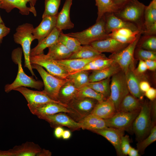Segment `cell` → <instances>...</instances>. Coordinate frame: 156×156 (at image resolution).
Returning <instances> with one entry per match:
<instances>
[{"label": "cell", "instance_id": "cell-1", "mask_svg": "<svg viewBox=\"0 0 156 156\" xmlns=\"http://www.w3.org/2000/svg\"><path fill=\"white\" fill-rule=\"evenodd\" d=\"M23 53L22 48L19 47L14 49L12 52V58L13 62L18 64V71L14 81L11 84H7L5 86V91L6 93L21 86L39 90L44 86L42 81L36 80L32 77L27 75L24 72L22 65Z\"/></svg>", "mask_w": 156, "mask_h": 156}, {"label": "cell", "instance_id": "cell-2", "mask_svg": "<svg viewBox=\"0 0 156 156\" xmlns=\"http://www.w3.org/2000/svg\"><path fill=\"white\" fill-rule=\"evenodd\" d=\"M145 7L138 0H129L120 6L114 14L124 21L134 24L143 32L144 30Z\"/></svg>", "mask_w": 156, "mask_h": 156}, {"label": "cell", "instance_id": "cell-3", "mask_svg": "<svg viewBox=\"0 0 156 156\" xmlns=\"http://www.w3.org/2000/svg\"><path fill=\"white\" fill-rule=\"evenodd\" d=\"M34 29L33 25L30 23L19 25L16 28L13 38L15 42L21 46L24 56V67L29 70L33 76H35L30 60L31 45L35 40L33 34Z\"/></svg>", "mask_w": 156, "mask_h": 156}, {"label": "cell", "instance_id": "cell-4", "mask_svg": "<svg viewBox=\"0 0 156 156\" xmlns=\"http://www.w3.org/2000/svg\"><path fill=\"white\" fill-rule=\"evenodd\" d=\"M104 16L92 26L80 32H72L66 35L77 38L81 45L91 43L110 37L106 31Z\"/></svg>", "mask_w": 156, "mask_h": 156}, {"label": "cell", "instance_id": "cell-5", "mask_svg": "<svg viewBox=\"0 0 156 156\" xmlns=\"http://www.w3.org/2000/svg\"><path fill=\"white\" fill-rule=\"evenodd\" d=\"M151 109V106L148 103L145 102L143 103L132 124L133 130L138 141L143 139L150 133L153 127Z\"/></svg>", "mask_w": 156, "mask_h": 156}, {"label": "cell", "instance_id": "cell-6", "mask_svg": "<svg viewBox=\"0 0 156 156\" xmlns=\"http://www.w3.org/2000/svg\"><path fill=\"white\" fill-rule=\"evenodd\" d=\"M31 65L32 68L36 70L42 77L44 87L43 91L51 99L59 101L58 98L59 90L67 79L59 78L51 75L38 64Z\"/></svg>", "mask_w": 156, "mask_h": 156}, {"label": "cell", "instance_id": "cell-7", "mask_svg": "<svg viewBox=\"0 0 156 156\" xmlns=\"http://www.w3.org/2000/svg\"><path fill=\"white\" fill-rule=\"evenodd\" d=\"M98 102L91 98L77 97L68 104L67 108L70 112L67 114L78 122L90 114Z\"/></svg>", "mask_w": 156, "mask_h": 156}, {"label": "cell", "instance_id": "cell-8", "mask_svg": "<svg viewBox=\"0 0 156 156\" xmlns=\"http://www.w3.org/2000/svg\"><path fill=\"white\" fill-rule=\"evenodd\" d=\"M142 33V31L140 32L133 42L120 51L112 54L109 57L113 59L125 74L129 69H133L135 50Z\"/></svg>", "mask_w": 156, "mask_h": 156}, {"label": "cell", "instance_id": "cell-9", "mask_svg": "<svg viewBox=\"0 0 156 156\" xmlns=\"http://www.w3.org/2000/svg\"><path fill=\"white\" fill-rule=\"evenodd\" d=\"M110 83L109 98L114 103L117 112L123 98L129 93L125 74L121 70L112 77Z\"/></svg>", "mask_w": 156, "mask_h": 156}, {"label": "cell", "instance_id": "cell-10", "mask_svg": "<svg viewBox=\"0 0 156 156\" xmlns=\"http://www.w3.org/2000/svg\"><path fill=\"white\" fill-rule=\"evenodd\" d=\"M31 64H38L44 68L51 75L57 78L66 79L69 73L64 69L55 61L44 53L30 56Z\"/></svg>", "mask_w": 156, "mask_h": 156}, {"label": "cell", "instance_id": "cell-11", "mask_svg": "<svg viewBox=\"0 0 156 156\" xmlns=\"http://www.w3.org/2000/svg\"><path fill=\"white\" fill-rule=\"evenodd\" d=\"M140 110L131 112H117L111 117L105 119L107 127L124 131L127 129L133 124Z\"/></svg>", "mask_w": 156, "mask_h": 156}, {"label": "cell", "instance_id": "cell-12", "mask_svg": "<svg viewBox=\"0 0 156 156\" xmlns=\"http://www.w3.org/2000/svg\"><path fill=\"white\" fill-rule=\"evenodd\" d=\"M66 113L60 112L54 114L40 117L39 118L45 120L48 122L51 127H66L72 131L81 128L80 123L74 120Z\"/></svg>", "mask_w": 156, "mask_h": 156}, {"label": "cell", "instance_id": "cell-13", "mask_svg": "<svg viewBox=\"0 0 156 156\" xmlns=\"http://www.w3.org/2000/svg\"><path fill=\"white\" fill-rule=\"evenodd\" d=\"M14 90L19 92L23 96L27 102L29 108L50 102L57 103L66 107L60 102L51 99L43 91L33 90L23 86L18 87Z\"/></svg>", "mask_w": 156, "mask_h": 156}, {"label": "cell", "instance_id": "cell-14", "mask_svg": "<svg viewBox=\"0 0 156 156\" xmlns=\"http://www.w3.org/2000/svg\"><path fill=\"white\" fill-rule=\"evenodd\" d=\"M37 0H0L1 8L5 10L8 13L10 12L14 8L19 10L22 15H27L30 12L34 16L37 13L34 6Z\"/></svg>", "mask_w": 156, "mask_h": 156}, {"label": "cell", "instance_id": "cell-15", "mask_svg": "<svg viewBox=\"0 0 156 156\" xmlns=\"http://www.w3.org/2000/svg\"><path fill=\"white\" fill-rule=\"evenodd\" d=\"M31 113L39 117L60 112L67 114L70 112L67 108L56 102H50L29 108Z\"/></svg>", "mask_w": 156, "mask_h": 156}, {"label": "cell", "instance_id": "cell-16", "mask_svg": "<svg viewBox=\"0 0 156 156\" xmlns=\"http://www.w3.org/2000/svg\"><path fill=\"white\" fill-rule=\"evenodd\" d=\"M92 132L102 136L108 140L114 147L117 154L123 155L120 148L122 136L124 135V131L111 127L94 130Z\"/></svg>", "mask_w": 156, "mask_h": 156}, {"label": "cell", "instance_id": "cell-17", "mask_svg": "<svg viewBox=\"0 0 156 156\" xmlns=\"http://www.w3.org/2000/svg\"><path fill=\"white\" fill-rule=\"evenodd\" d=\"M129 44L121 43L109 37L93 42L90 45L101 53L107 52L113 54L121 50Z\"/></svg>", "mask_w": 156, "mask_h": 156}, {"label": "cell", "instance_id": "cell-18", "mask_svg": "<svg viewBox=\"0 0 156 156\" xmlns=\"http://www.w3.org/2000/svg\"><path fill=\"white\" fill-rule=\"evenodd\" d=\"M105 28L108 34L112 31L122 28H128L134 31H140L133 23L124 21L116 16L114 13H108L104 15Z\"/></svg>", "mask_w": 156, "mask_h": 156}, {"label": "cell", "instance_id": "cell-19", "mask_svg": "<svg viewBox=\"0 0 156 156\" xmlns=\"http://www.w3.org/2000/svg\"><path fill=\"white\" fill-rule=\"evenodd\" d=\"M105 56L104 54H102L89 58L67 59L55 61L69 74H70L79 71L91 61L99 57Z\"/></svg>", "mask_w": 156, "mask_h": 156}, {"label": "cell", "instance_id": "cell-20", "mask_svg": "<svg viewBox=\"0 0 156 156\" xmlns=\"http://www.w3.org/2000/svg\"><path fill=\"white\" fill-rule=\"evenodd\" d=\"M57 16L42 18L40 23L34 29L33 34L35 40H37L38 42L51 33L56 27Z\"/></svg>", "mask_w": 156, "mask_h": 156}, {"label": "cell", "instance_id": "cell-21", "mask_svg": "<svg viewBox=\"0 0 156 156\" xmlns=\"http://www.w3.org/2000/svg\"><path fill=\"white\" fill-rule=\"evenodd\" d=\"M117 112L114 103L109 97L103 101L98 102L90 114L106 119L112 117Z\"/></svg>", "mask_w": 156, "mask_h": 156}, {"label": "cell", "instance_id": "cell-22", "mask_svg": "<svg viewBox=\"0 0 156 156\" xmlns=\"http://www.w3.org/2000/svg\"><path fill=\"white\" fill-rule=\"evenodd\" d=\"M72 3V0H66L61 10L57 15L56 27L60 30L71 29L74 27L70 17Z\"/></svg>", "mask_w": 156, "mask_h": 156}, {"label": "cell", "instance_id": "cell-23", "mask_svg": "<svg viewBox=\"0 0 156 156\" xmlns=\"http://www.w3.org/2000/svg\"><path fill=\"white\" fill-rule=\"evenodd\" d=\"M60 30L55 27L51 33L40 41L38 44L31 50L30 56L44 53V50L56 43L58 41Z\"/></svg>", "mask_w": 156, "mask_h": 156}, {"label": "cell", "instance_id": "cell-24", "mask_svg": "<svg viewBox=\"0 0 156 156\" xmlns=\"http://www.w3.org/2000/svg\"><path fill=\"white\" fill-rule=\"evenodd\" d=\"M78 91V89L67 79L59 90L58 101L67 107L68 104L77 97Z\"/></svg>", "mask_w": 156, "mask_h": 156}, {"label": "cell", "instance_id": "cell-25", "mask_svg": "<svg viewBox=\"0 0 156 156\" xmlns=\"http://www.w3.org/2000/svg\"><path fill=\"white\" fill-rule=\"evenodd\" d=\"M120 70L119 66L115 63L107 67L93 70L89 75V82L99 81L110 77Z\"/></svg>", "mask_w": 156, "mask_h": 156}, {"label": "cell", "instance_id": "cell-26", "mask_svg": "<svg viewBox=\"0 0 156 156\" xmlns=\"http://www.w3.org/2000/svg\"><path fill=\"white\" fill-rule=\"evenodd\" d=\"M141 31H134L128 28H122L114 30L109 34L110 37L124 44H129L136 38Z\"/></svg>", "mask_w": 156, "mask_h": 156}, {"label": "cell", "instance_id": "cell-27", "mask_svg": "<svg viewBox=\"0 0 156 156\" xmlns=\"http://www.w3.org/2000/svg\"><path fill=\"white\" fill-rule=\"evenodd\" d=\"M78 122L81 124V129L91 131L107 127L105 119L99 118L91 114Z\"/></svg>", "mask_w": 156, "mask_h": 156}, {"label": "cell", "instance_id": "cell-28", "mask_svg": "<svg viewBox=\"0 0 156 156\" xmlns=\"http://www.w3.org/2000/svg\"><path fill=\"white\" fill-rule=\"evenodd\" d=\"M125 74L126 83L129 92L139 100H141L143 98V92L140 89V81L134 72L133 69H129Z\"/></svg>", "mask_w": 156, "mask_h": 156}, {"label": "cell", "instance_id": "cell-29", "mask_svg": "<svg viewBox=\"0 0 156 156\" xmlns=\"http://www.w3.org/2000/svg\"><path fill=\"white\" fill-rule=\"evenodd\" d=\"M12 149L15 156H36L42 148L38 144L27 141Z\"/></svg>", "mask_w": 156, "mask_h": 156}, {"label": "cell", "instance_id": "cell-30", "mask_svg": "<svg viewBox=\"0 0 156 156\" xmlns=\"http://www.w3.org/2000/svg\"><path fill=\"white\" fill-rule=\"evenodd\" d=\"M48 52L47 54L55 60L68 59L72 53L62 43L59 41L48 48Z\"/></svg>", "mask_w": 156, "mask_h": 156}, {"label": "cell", "instance_id": "cell-31", "mask_svg": "<svg viewBox=\"0 0 156 156\" xmlns=\"http://www.w3.org/2000/svg\"><path fill=\"white\" fill-rule=\"evenodd\" d=\"M141 106L139 99L129 93L122 100L118 112L135 111L140 110Z\"/></svg>", "mask_w": 156, "mask_h": 156}, {"label": "cell", "instance_id": "cell-32", "mask_svg": "<svg viewBox=\"0 0 156 156\" xmlns=\"http://www.w3.org/2000/svg\"><path fill=\"white\" fill-rule=\"evenodd\" d=\"M96 5L98 9L96 22L99 21L105 15L108 13H114L118 8L112 0H95Z\"/></svg>", "mask_w": 156, "mask_h": 156}, {"label": "cell", "instance_id": "cell-33", "mask_svg": "<svg viewBox=\"0 0 156 156\" xmlns=\"http://www.w3.org/2000/svg\"><path fill=\"white\" fill-rule=\"evenodd\" d=\"M89 76L88 71L81 70L69 74L66 79L79 89L89 82Z\"/></svg>", "mask_w": 156, "mask_h": 156}, {"label": "cell", "instance_id": "cell-34", "mask_svg": "<svg viewBox=\"0 0 156 156\" xmlns=\"http://www.w3.org/2000/svg\"><path fill=\"white\" fill-rule=\"evenodd\" d=\"M115 63L113 59L106 56L95 59L87 64L81 70H94L108 67Z\"/></svg>", "mask_w": 156, "mask_h": 156}, {"label": "cell", "instance_id": "cell-35", "mask_svg": "<svg viewBox=\"0 0 156 156\" xmlns=\"http://www.w3.org/2000/svg\"><path fill=\"white\" fill-rule=\"evenodd\" d=\"M144 17V30L156 24V0H152L148 6H145Z\"/></svg>", "mask_w": 156, "mask_h": 156}, {"label": "cell", "instance_id": "cell-36", "mask_svg": "<svg viewBox=\"0 0 156 156\" xmlns=\"http://www.w3.org/2000/svg\"><path fill=\"white\" fill-rule=\"evenodd\" d=\"M110 77L99 81L89 82L86 85L91 88L105 99L108 98L110 94Z\"/></svg>", "mask_w": 156, "mask_h": 156}, {"label": "cell", "instance_id": "cell-37", "mask_svg": "<svg viewBox=\"0 0 156 156\" xmlns=\"http://www.w3.org/2000/svg\"><path fill=\"white\" fill-rule=\"evenodd\" d=\"M102 54L94 49L90 45H84L82 46L77 51L72 53L68 59L89 58Z\"/></svg>", "mask_w": 156, "mask_h": 156}, {"label": "cell", "instance_id": "cell-38", "mask_svg": "<svg viewBox=\"0 0 156 156\" xmlns=\"http://www.w3.org/2000/svg\"><path fill=\"white\" fill-rule=\"evenodd\" d=\"M58 40L63 44L72 53L79 50L82 46L80 42L76 38L64 34L61 31Z\"/></svg>", "mask_w": 156, "mask_h": 156}, {"label": "cell", "instance_id": "cell-39", "mask_svg": "<svg viewBox=\"0 0 156 156\" xmlns=\"http://www.w3.org/2000/svg\"><path fill=\"white\" fill-rule=\"evenodd\" d=\"M77 97L91 98L96 100L98 102L106 99L101 94L87 85L78 89Z\"/></svg>", "mask_w": 156, "mask_h": 156}, {"label": "cell", "instance_id": "cell-40", "mask_svg": "<svg viewBox=\"0 0 156 156\" xmlns=\"http://www.w3.org/2000/svg\"><path fill=\"white\" fill-rule=\"evenodd\" d=\"M61 0H45V8L42 18L57 16Z\"/></svg>", "mask_w": 156, "mask_h": 156}, {"label": "cell", "instance_id": "cell-41", "mask_svg": "<svg viewBox=\"0 0 156 156\" xmlns=\"http://www.w3.org/2000/svg\"><path fill=\"white\" fill-rule=\"evenodd\" d=\"M148 136L145 139L138 141L137 144V150L139 153H143L146 148L156 140V126L152 128Z\"/></svg>", "mask_w": 156, "mask_h": 156}, {"label": "cell", "instance_id": "cell-42", "mask_svg": "<svg viewBox=\"0 0 156 156\" xmlns=\"http://www.w3.org/2000/svg\"><path fill=\"white\" fill-rule=\"evenodd\" d=\"M141 43L140 45L142 49L156 51V35H144L141 38Z\"/></svg>", "mask_w": 156, "mask_h": 156}, {"label": "cell", "instance_id": "cell-43", "mask_svg": "<svg viewBox=\"0 0 156 156\" xmlns=\"http://www.w3.org/2000/svg\"><path fill=\"white\" fill-rule=\"evenodd\" d=\"M135 55L139 59L144 61L146 60H156V52L143 49H138L135 52Z\"/></svg>", "mask_w": 156, "mask_h": 156}, {"label": "cell", "instance_id": "cell-44", "mask_svg": "<svg viewBox=\"0 0 156 156\" xmlns=\"http://www.w3.org/2000/svg\"><path fill=\"white\" fill-rule=\"evenodd\" d=\"M131 146L129 136L123 135L122 137L120 143V148L123 155H127L129 150Z\"/></svg>", "mask_w": 156, "mask_h": 156}, {"label": "cell", "instance_id": "cell-45", "mask_svg": "<svg viewBox=\"0 0 156 156\" xmlns=\"http://www.w3.org/2000/svg\"><path fill=\"white\" fill-rule=\"evenodd\" d=\"M10 30V29L6 27L4 23L0 24V46L3 38L9 34Z\"/></svg>", "mask_w": 156, "mask_h": 156}, {"label": "cell", "instance_id": "cell-46", "mask_svg": "<svg viewBox=\"0 0 156 156\" xmlns=\"http://www.w3.org/2000/svg\"><path fill=\"white\" fill-rule=\"evenodd\" d=\"M146 96L149 100L153 101L156 97V90L152 87H150L145 92Z\"/></svg>", "mask_w": 156, "mask_h": 156}, {"label": "cell", "instance_id": "cell-47", "mask_svg": "<svg viewBox=\"0 0 156 156\" xmlns=\"http://www.w3.org/2000/svg\"><path fill=\"white\" fill-rule=\"evenodd\" d=\"M148 69L144 61L140 60L137 71L139 73H143Z\"/></svg>", "mask_w": 156, "mask_h": 156}, {"label": "cell", "instance_id": "cell-48", "mask_svg": "<svg viewBox=\"0 0 156 156\" xmlns=\"http://www.w3.org/2000/svg\"><path fill=\"white\" fill-rule=\"evenodd\" d=\"M151 115L153 126L155 125L156 119V105L155 102H154L151 106Z\"/></svg>", "mask_w": 156, "mask_h": 156}, {"label": "cell", "instance_id": "cell-49", "mask_svg": "<svg viewBox=\"0 0 156 156\" xmlns=\"http://www.w3.org/2000/svg\"><path fill=\"white\" fill-rule=\"evenodd\" d=\"M142 34L146 36L156 35V24H154L148 29L144 30L143 31Z\"/></svg>", "mask_w": 156, "mask_h": 156}, {"label": "cell", "instance_id": "cell-50", "mask_svg": "<svg viewBox=\"0 0 156 156\" xmlns=\"http://www.w3.org/2000/svg\"><path fill=\"white\" fill-rule=\"evenodd\" d=\"M146 65L147 69L151 71H155L156 69V61L153 60H144Z\"/></svg>", "mask_w": 156, "mask_h": 156}, {"label": "cell", "instance_id": "cell-51", "mask_svg": "<svg viewBox=\"0 0 156 156\" xmlns=\"http://www.w3.org/2000/svg\"><path fill=\"white\" fill-rule=\"evenodd\" d=\"M139 87L141 91L142 92H145L151 87L148 82L145 81H140Z\"/></svg>", "mask_w": 156, "mask_h": 156}, {"label": "cell", "instance_id": "cell-52", "mask_svg": "<svg viewBox=\"0 0 156 156\" xmlns=\"http://www.w3.org/2000/svg\"><path fill=\"white\" fill-rule=\"evenodd\" d=\"M64 130L62 127L59 126L55 127L54 131L55 137L58 139L62 138Z\"/></svg>", "mask_w": 156, "mask_h": 156}, {"label": "cell", "instance_id": "cell-53", "mask_svg": "<svg viewBox=\"0 0 156 156\" xmlns=\"http://www.w3.org/2000/svg\"><path fill=\"white\" fill-rule=\"evenodd\" d=\"M0 156H15L12 149L7 150H0Z\"/></svg>", "mask_w": 156, "mask_h": 156}, {"label": "cell", "instance_id": "cell-54", "mask_svg": "<svg viewBox=\"0 0 156 156\" xmlns=\"http://www.w3.org/2000/svg\"><path fill=\"white\" fill-rule=\"evenodd\" d=\"M51 155L52 153L49 150L42 149L36 156H51Z\"/></svg>", "mask_w": 156, "mask_h": 156}, {"label": "cell", "instance_id": "cell-55", "mask_svg": "<svg viewBox=\"0 0 156 156\" xmlns=\"http://www.w3.org/2000/svg\"><path fill=\"white\" fill-rule=\"evenodd\" d=\"M127 155L129 156H139L140 155L137 149L130 146L128 153Z\"/></svg>", "mask_w": 156, "mask_h": 156}, {"label": "cell", "instance_id": "cell-56", "mask_svg": "<svg viewBox=\"0 0 156 156\" xmlns=\"http://www.w3.org/2000/svg\"><path fill=\"white\" fill-rule=\"evenodd\" d=\"M71 135V131L69 130H64L62 136L63 139L67 140L69 139Z\"/></svg>", "mask_w": 156, "mask_h": 156}, {"label": "cell", "instance_id": "cell-57", "mask_svg": "<svg viewBox=\"0 0 156 156\" xmlns=\"http://www.w3.org/2000/svg\"><path fill=\"white\" fill-rule=\"evenodd\" d=\"M129 0H115L113 1L114 4L119 8L122 4Z\"/></svg>", "mask_w": 156, "mask_h": 156}, {"label": "cell", "instance_id": "cell-58", "mask_svg": "<svg viewBox=\"0 0 156 156\" xmlns=\"http://www.w3.org/2000/svg\"><path fill=\"white\" fill-rule=\"evenodd\" d=\"M1 3L0 2V8H1ZM3 22L1 18V17L0 16V24L2 23H3Z\"/></svg>", "mask_w": 156, "mask_h": 156}, {"label": "cell", "instance_id": "cell-59", "mask_svg": "<svg viewBox=\"0 0 156 156\" xmlns=\"http://www.w3.org/2000/svg\"><path fill=\"white\" fill-rule=\"evenodd\" d=\"M112 1H114V0H112Z\"/></svg>", "mask_w": 156, "mask_h": 156}]
</instances>
